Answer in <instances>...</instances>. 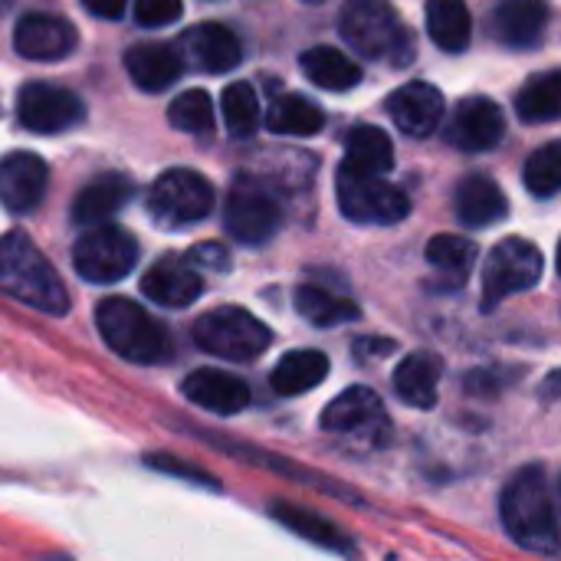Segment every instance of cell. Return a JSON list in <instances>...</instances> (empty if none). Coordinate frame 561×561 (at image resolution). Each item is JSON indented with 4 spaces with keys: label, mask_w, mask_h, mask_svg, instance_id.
I'll list each match as a JSON object with an SVG mask.
<instances>
[{
    "label": "cell",
    "mask_w": 561,
    "mask_h": 561,
    "mask_svg": "<svg viewBox=\"0 0 561 561\" xmlns=\"http://www.w3.org/2000/svg\"><path fill=\"white\" fill-rule=\"evenodd\" d=\"M339 207L355 224H401L411 214V201L401 187L388 184L378 174H358L348 168H339L335 178Z\"/></svg>",
    "instance_id": "9c48e42d"
},
{
    "label": "cell",
    "mask_w": 561,
    "mask_h": 561,
    "mask_svg": "<svg viewBox=\"0 0 561 561\" xmlns=\"http://www.w3.org/2000/svg\"><path fill=\"white\" fill-rule=\"evenodd\" d=\"M270 516H273L276 523H283L289 533H296V536H302L306 542H312V546H322V549H329V552H348V549H352V539H348L345 529H339L332 519H325V516H319V513H312V510H302V506H296V503H289V500L270 503Z\"/></svg>",
    "instance_id": "d4e9b609"
},
{
    "label": "cell",
    "mask_w": 561,
    "mask_h": 561,
    "mask_svg": "<svg viewBox=\"0 0 561 561\" xmlns=\"http://www.w3.org/2000/svg\"><path fill=\"white\" fill-rule=\"evenodd\" d=\"M454 207H457V217L463 227H493L500 224L506 214H510V201L503 194V187L486 178V174H470L460 181L457 187V197H454Z\"/></svg>",
    "instance_id": "7402d4cb"
},
{
    "label": "cell",
    "mask_w": 561,
    "mask_h": 561,
    "mask_svg": "<svg viewBox=\"0 0 561 561\" xmlns=\"http://www.w3.org/2000/svg\"><path fill=\"white\" fill-rule=\"evenodd\" d=\"M559 141H549L542 145L529 161H526V187L529 194L536 197H552L559 194L561 187V154H559Z\"/></svg>",
    "instance_id": "d590c367"
},
{
    "label": "cell",
    "mask_w": 561,
    "mask_h": 561,
    "mask_svg": "<svg viewBox=\"0 0 561 561\" xmlns=\"http://www.w3.org/2000/svg\"><path fill=\"white\" fill-rule=\"evenodd\" d=\"M388 115L404 135L427 138L444 122V92L431 82H408L391 92Z\"/></svg>",
    "instance_id": "ac0fdd59"
},
{
    "label": "cell",
    "mask_w": 561,
    "mask_h": 561,
    "mask_svg": "<svg viewBox=\"0 0 561 561\" xmlns=\"http://www.w3.org/2000/svg\"><path fill=\"white\" fill-rule=\"evenodd\" d=\"M82 7L99 20H118L128 10V0H82Z\"/></svg>",
    "instance_id": "60d3db41"
},
{
    "label": "cell",
    "mask_w": 561,
    "mask_h": 561,
    "mask_svg": "<svg viewBox=\"0 0 561 561\" xmlns=\"http://www.w3.org/2000/svg\"><path fill=\"white\" fill-rule=\"evenodd\" d=\"M424 256H427V263H431L437 273H444V276L450 279V286H463L467 276H470V270L477 266L480 250H477V243L467 240V237L440 233V237H434V240L427 243Z\"/></svg>",
    "instance_id": "4dcf8cb0"
},
{
    "label": "cell",
    "mask_w": 561,
    "mask_h": 561,
    "mask_svg": "<svg viewBox=\"0 0 561 561\" xmlns=\"http://www.w3.org/2000/svg\"><path fill=\"white\" fill-rule=\"evenodd\" d=\"M506 135V115L493 99H463L457 105V112L450 115V125L444 128L447 145L460 148V151H490L503 141Z\"/></svg>",
    "instance_id": "4fadbf2b"
},
{
    "label": "cell",
    "mask_w": 561,
    "mask_h": 561,
    "mask_svg": "<svg viewBox=\"0 0 561 561\" xmlns=\"http://www.w3.org/2000/svg\"><path fill=\"white\" fill-rule=\"evenodd\" d=\"M516 112L523 122H556L561 112V76L559 72H542L529 79L516 99Z\"/></svg>",
    "instance_id": "d6a6232c"
},
{
    "label": "cell",
    "mask_w": 561,
    "mask_h": 561,
    "mask_svg": "<svg viewBox=\"0 0 561 561\" xmlns=\"http://www.w3.org/2000/svg\"><path fill=\"white\" fill-rule=\"evenodd\" d=\"M168 122L187 135H207L214 128V102L204 89H187L168 105Z\"/></svg>",
    "instance_id": "e575fe53"
},
{
    "label": "cell",
    "mask_w": 561,
    "mask_h": 561,
    "mask_svg": "<svg viewBox=\"0 0 561 561\" xmlns=\"http://www.w3.org/2000/svg\"><path fill=\"white\" fill-rule=\"evenodd\" d=\"M440 378H444V362L431 352H411L398 368H394V391L404 404L417 411H431L440 394Z\"/></svg>",
    "instance_id": "cb8c5ba5"
},
{
    "label": "cell",
    "mask_w": 561,
    "mask_h": 561,
    "mask_svg": "<svg viewBox=\"0 0 561 561\" xmlns=\"http://www.w3.org/2000/svg\"><path fill=\"white\" fill-rule=\"evenodd\" d=\"M79 43L76 26L66 16L56 13H26L20 16L16 30H13V46L23 59H36V62H56L66 59Z\"/></svg>",
    "instance_id": "2e32d148"
},
{
    "label": "cell",
    "mask_w": 561,
    "mask_h": 561,
    "mask_svg": "<svg viewBox=\"0 0 561 561\" xmlns=\"http://www.w3.org/2000/svg\"><path fill=\"white\" fill-rule=\"evenodd\" d=\"M131 197H135V184L125 174H99L95 181H89L76 194V201H72V224L99 227L108 217H115Z\"/></svg>",
    "instance_id": "44dd1931"
},
{
    "label": "cell",
    "mask_w": 561,
    "mask_h": 561,
    "mask_svg": "<svg viewBox=\"0 0 561 561\" xmlns=\"http://www.w3.org/2000/svg\"><path fill=\"white\" fill-rule=\"evenodd\" d=\"M49 168L33 151H10L0 158V204L10 214H30L43 204Z\"/></svg>",
    "instance_id": "9a60e30c"
},
{
    "label": "cell",
    "mask_w": 561,
    "mask_h": 561,
    "mask_svg": "<svg viewBox=\"0 0 561 561\" xmlns=\"http://www.w3.org/2000/svg\"><path fill=\"white\" fill-rule=\"evenodd\" d=\"M224 227L237 243L263 247L283 227V207L273 191L256 181H237L224 201Z\"/></svg>",
    "instance_id": "30bf717a"
},
{
    "label": "cell",
    "mask_w": 561,
    "mask_h": 561,
    "mask_svg": "<svg viewBox=\"0 0 561 561\" xmlns=\"http://www.w3.org/2000/svg\"><path fill=\"white\" fill-rule=\"evenodd\" d=\"M506 371H470V378H467V391H473V394H483V391H496V388H503L506 385V378H503Z\"/></svg>",
    "instance_id": "ab89813d"
},
{
    "label": "cell",
    "mask_w": 561,
    "mask_h": 561,
    "mask_svg": "<svg viewBox=\"0 0 561 561\" xmlns=\"http://www.w3.org/2000/svg\"><path fill=\"white\" fill-rule=\"evenodd\" d=\"M194 270H227L230 266V256H227V250L220 247V243H201V247H194L187 256H184Z\"/></svg>",
    "instance_id": "f35d334b"
},
{
    "label": "cell",
    "mask_w": 561,
    "mask_h": 561,
    "mask_svg": "<svg viewBox=\"0 0 561 561\" xmlns=\"http://www.w3.org/2000/svg\"><path fill=\"white\" fill-rule=\"evenodd\" d=\"M214 207H217L214 184L191 168L164 171L148 191V214L158 227H168V230L194 227L204 217H210Z\"/></svg>",
    "instance_id": "8992f818"
},
{
    "label": "cell",
    "mask_w": 561,
    "mask_h": 561,
    "mask_svg": "<svg viewBox=\"0 0 561 561\" xmlns=\"http://www.w3.org/2000/svg\"><path fill=\"white\" fill-rule=\"evenodd\" d=\"M299 66L309 76V82L325 89V92H348V89H355L362 82V69L342 49H332V46L306 49Z\"/></svg>",
    "instance_id": "83f0119b"
},
{
    "label": "cell",
    "mask_w": 561,
    "mask_h": 561,
    "mask_svg": "<svg viewBox=\"0 0 561 561\" xmlns=\"http://www.w3.org/2000/svg\"><path fill=\"white\" fill-rule=\"evenodd\" d=\"M296 312L319 329H332V325L358 319V306L352 299H345L325 286H316V283H306L296 289Z\"/></svg>",
    "instance_id": "f546056e"
},
{
    "label": "cell",
    "mask_w": 561,
    "mask_h": 561,
    "mask_svg": "<svg viewBox=\"0 0 561 561\" xmlns=\"http://www.w3.org/2000/svg\"><path fill=\"white\" fill-rule=\"evenodd\" d=\"M191 339L201 352H207L214 358L253 362L270 348L273 332L253 312H247L240 306H220V309L204 312L194 322Z\"/></svg>",
    "instance_id": "5b68a950"
},
{
    "label": "cell",
    "mask_w": 561,
    "mask_h": 561,
    "mask_svg": "<svg viewBox=\"0 0 561 561\" xmlns=\"http://www.w3.org/2000/svg\"><path fill=\"white\" fill-rule=\"evenodd\" d=\"M542 250L526 237L500 240L483 263V309H496L503 299L533 289L542 279Z\"/></svg>",
    "instance_id": "ba28073f"
},
{
    "label": "cell",
    "mask_w": 561,
    "mask_h": 561,
    "mask_svg": "<svg viewBox=\"0 0 561 561\" xmlns=\"http://www.w3.org/2000/svg\"><path fill=\"white\" fill-rule=\"evenodd\" d=\"M500 519L519 549L542 559L561 556L559 496L552 473L542 463H529L506 480L500 496Z\"/></svg>",
    "instance_id": "6da1fadb"
},
{
    "label": "cell",
    "mask_w": 561,
    "mask_h": 561,
    "mask_svg": "<svg viewBox=\"0 0 561 561\" xmlns=\"http://www.w3.org/2000/svg\"><path fill=\"white\" fill-rule=\"evenodd\" d=\"M181 394L210 411V414H220V417H233L240 411L250 408V388L243 378L230 375V371H220V368H197L184 378L181 385Z\"/></svg>",
    "instance_id": "d6986e66"
},
{
    "label": "cell",
    "mask_w": 561,
    "mask_h": 561,
    "mask_svg": "<svg viewBox=\"0 0 561 561\" xmlns=\"http://www.w3.org/2000/svg\"><path fill=\"white\" fill-rule=\"evenodd\" d=\"M95 325L102 342L131 365H164L174 355L168 329L131 299H102L95 309Z\"/></svg>",
    "instance_id": "3957f363"
},
{
    "label": "cell",
    "mask_w": 561,
    "mask_h": 561,
    "mask_svg": "<svg viewBox=\"0 0 561 561\" xmlns=\"http://www.w3.org/2000/svg\"><path fill=\"white\" fill-rule=\"evenodd\" d=\"M342 168L358 174H378L385 178L394 168V145L391 138L375 125H358L345 141V161Z\"/></svg>",
    "instance_id": "f1b7e54d"
},
{
    "label": "cell",
    "mask_w": 561,
    "mask_h": 561,
    "mask_svg": "<svg viewBox=\"0 0 561 561\" xmlns=\"http://www.w3.org/2000/svg\"><path fill=\"white\" fill-rule=\"evenodd\" d=\"M329 375V358L319 348H296L279 358V365L270 375V385L279 398H296L322 385Z\"/></svg>",
    "instance_id": "484cf974"
},
{
    "label": "cell",
    "mask_w": 561,
    "mask_h": 561,
    "mask_svg": "<svg viewBox=\"0 0 561 561\" xmlns=\"http://www.w3.org/2000/svg\"><path fill=\"white\" fill-rule=\"evenodd\" d=\"M266 128L276 135H316L325 128V112L306 95H283L266 115Z\"/></svg>",
    "instance_id": "1f68e13d"
},
{
    "label": "cell",
    "mask_w": 561,
    "mask_h": 561,
    "mask_svg": "<svg viewBox=\"0 0 561 561\" xmlns=\"http://www.w3.org/2000/svg\"><path fill=\"white\" fill-rule=\"evenodd\" d=\"M16 118L36 135H59L85 118V105L76 92L49 82H26L16 95Z\"/></svg>",
    "instance_id": "7c38bea8"
},
{
    "label": "cell",
    "mask_w": 561,
    "mask_h": 561,
    "mask_svg": "<svg viewBox=\"0 0 561 561\" xmlns=\"http://www.w3.org/2000/svg\"><path fill=\"white\" fill-rule=\"evenodd\" d=\"M0 293L46 316L69 312V293L59 273L20 230L0 237Z\"/></svg>",
    "instance_id": "7a4b0ae2"
},
{
    "label": "cell",
    "mask_w": 561,
    "mask_h": 561,
    "mask_svg": "<svg viewBox=\"0 0 561 561\" xmlns=\"http://www.w3.org/2000/svg\"><path fill=\"white\" fill-rule=\"evenodd\" d=\"M322 431L332 437H345V440L378 447L388 440L391 421H388L385 401L371 388H348L325 408Z\"/></svg>",
    "instance_id": "8fae6325"
},
{
    "label": "cell",
    "mask_w": 561,
    "mask_h": 561,
    "mask_svg": "<svg viewBox=\"0 0 561 561\" xmlns=\"http://www.w3.org/2000/svg\"><path fill=\"white\" fill-rule=\"evenodd\" d=\"M174 49L184 66H194L201 72H230L243 59L237 33L227 30L224 23H197L184 30Z\"/></svg>",
    "instance_id": "5bb4252c"
},
{
    "label": "cell",
    "mask_w": 561,
    "mask_h": 561,
    "mask_svg": "<svg viewBox=\"0 0 561 561\" xmlns=\"http://www.w3.org/2000/svg\"><path fill=\"white\" fill-rule=\"evenodd\" d=\"M549 26V7L542 0H503L493 10V36L510 49H533Z\"/></svg>",
    "instance_id": "ffe728a7"
},
{
    "label": "cell",
    "mask_w": 561,
    "mask_h": 561,
    "mask_svg": "<svg viewBox=\"0 0 561 561\" xmlns=\"http://www.w3.org/2000/svg\"><path fill=\"white\" fill-rule=\"evenodd\" d=\"M184 16V3L181 0H135V20L141 26H168L178 23Z\"/></svg>",
    "instance_id": "8d00e7d4"
},
{
    "label": "cell",
    "mask_w": 561,
    "mask_h": 561,
    "mask_svg": "<svg viewBox=\"0 0 561 561\" xmlns=\"http://www.w3.org/2000/svg\"><path fill=\"white\" fill-rule=\"evenodd\" d=\"M125 69L131 82L145 92H164L184 72V62L168 43H138L125 53Z\"/></svg>",
    "instance_id": "603a6c76"
},
{
    "label": "cell",
    "mask_w": 561,
    "mask_h": 561,
    "mask_svg": "<svg viewBox=\"0 0 561 561\" xmlns=\"http://www.w3.org/2000/svg\"><path fill=\"white\" fill-rule=\"evenodd\" d=\"M148 467H154V470H161V473H171V477L194 480L197 486L217 490V480H214L207 470H201V467H194V463H184L181 457H171V454H151V457H148Z\"/></svg>",
    "instance_id": "74e56055"
},
{
    "label": "cell",
    "mask_w": 561,
    "mask_h": 561,
    "mask_svg": "<svg viewBox=\"0 0 561 561\" xmlns=\"http://www.w3.org/2000/svg\"><path fill=\"white\" fill-rule=\"evenodd\" d=\"M224 125L233 138H250L260 125V99L250 82H230L220 95Z\"/></svg>",
    "instance_id": "836d02e7"
},
{
    "label": "cell",
    "mask_w": 561,
    "mask_h": 561,
    "mask_svg": "<svg viewBox=\"0 0 561 561\" xmlns=\"http://www.w3.org/2000/svg\"><path fill=\"white\" fill-rule=\"evenodd\" d=\"M138 263V240L115 224L89 227L72 247V266L85 283L112 286L125 279Z\"/></svg>",
    "instance_id": "52a82bcc"
},
{
    "label": "cell",
    "mask_w": 561,
    "mask_h": 561,
    "mask_svg": "<svg viewBox=\"0 0 561 561\" xmlns=\"http://www.w3.org/2000/svg\"><path fill=\"white\" fill-rule=\"evenodd\" d=\"M339 30L345 43L365 59H385L391 66H404L414 59V36L398 20L391 0H345Z\"/></svg>",
    "instance_id": "277c9868"
},
{
    "label": "cell",
    "mask_w": 561,
    "mask_h": 561,
    "mask_svg": "<svg viewBox=\"0 0 561 561\" xmlns=\"http://www.w3.org/2000/svg\"><path fill=\"white\" fill-rule=\"evenodd\" d=\"M427 33L444 53H463L473 36V16L463 0H427Z\"/></svg>",
    "instance_id": "4316f807"
},
{
    "label": "cell",
    "mask_w": 561,
    "mask_h": 561,
    "mask_svg": "<svg viewBox=\"0 0 561 561\" xmlns=\"http://www.w3.org/2000/svg\"><path fill=\"white\" fill-rule=\"evenodd\" d=\"M141 293L154 306L187 309L204 293V279H201V270H194L184 256L168 253V256L154 260L148 266V273L141 276Z\"/></svg>",
    "instance_id": "e0dca14e"
}]
</instances>
